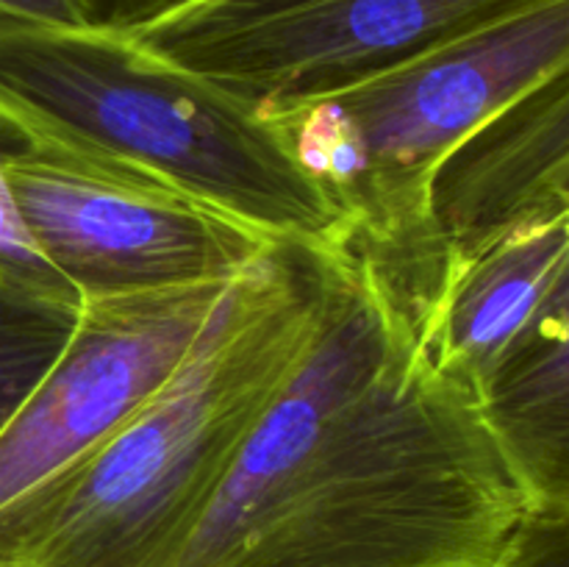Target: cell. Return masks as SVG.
I'll use <instances>...</instances> for the list:
<instances>
[{
	"label": "cell",
	"instance_id": "obj_13",
	"mask_svg": "<svg viewBox=\"0 0 569 567\" xmlns=\"http://www.w3.org/2000/svg\"><path fill=\"white\" fill-rule=\"evenodd\" d=\"M31 145L33 133L17 117L6 115L0 109V267L14 278H20V281L42 289V292L81 304L76 292L61 281L59 272L44 261V256L33 245L31 233L22 226L14 198H11L9 181H6V165L26 148H31Z\"/></svg>",
	"mask_w": 569,
	"mask_h": 567
},
{
	"label": "cell",
	"instance_id": "obj_15",
	"mask_svg": "<svg viewBox=\"0 0 569 567\" xmlns=\"http://www.w3.org/2000/svg\"><path fill=\"white\" fill-rule=\"evenodd\" d=\"M83 22L106 31H131L142 22L153 20L178 0H76Z\"/></svg>",
	"mask_w": 569,
	"mask_h": 567
},
{
	"label": "cell",
	"instance_id": "obj_5",
	"mask_svg": "<svg viewBox=\"0 0 569 567\" xmlns=\"http://www.w3.org/2000/svg\"><path fill=\"white\" fill-rule=\"evenodd\" d=\"M33 245L78 300L231 281L276 237L170 181L33 137L6 165Z\"/></svg>",
	"mask_w": 569,
	"mask_h": 567
},
{
	"label": "cell",
	"instance_id": "obj_10",
	"mask_svg": "<svg viewBox=\"0 0 569 567\" xmlns=\"http://www.w3.org/2000/svg\"><path fill=\"white\" fill-rule=\"evenodd\" d=\"M561 287H569V217L511 233L459 267L420 342L442 370L478 389Z\"/></svg>",
	"mask_w": 569,
	"mask_h": 567
},
{
	"label": "cell",
	"instance_id": "obj_11",
	"mask_svg": "<svg viewBox=\"0 0 569 567\" xmlns=\"http://www.w3.org/2000/svg\"><path fill=\"white\" fill-rule=\"evenodd\" d=\"M561 287L478 384L483 417L550 515H569V300Z\"/></svg>",
	"mask_w": 569,
	"mask_h": 567
},
{
	"label": "cell",
	"instance_id": "obj_9",
	"mask_svg": "<svg viewBox=\"0 0 569 567\" xmlns=\"http://www.w3.org/2000/svg\"><path fill=\"white\" fill-rule=\"evenodd\" d=\"M559 217H569V67L517 94L433 167L426 237L442 295L478 253Z\"/></svg>",
	"mask_w": 569,
	"mask_h": 567
},
{
	"label": "cell",
	"instance_id": "obj_12",
	"mask_svg": "<svg viewBox=\"0 0 569 567\" xmlns=\"http://www.w3.org/2000/svg\"><path fill=\"white\" fill-rule=\"evenodd\" d=\"M78 306L0 267V428L59 359L76 328Z\"/></svg>",
	"mask_w": 569,
	"mask_h": 567
},
{
	"label": "cell",
	"instance_id": "obj_7",
	"mask_svg": "<svg viewBox=\"0 0 569 567\" xmlns=\"http://www.w3.org/2000/svg\"><path fill=\"white\" fill-rule=\"evenodd\" d=\"M231 281L81 300L59 359L0 428V509L126 426L187 361Z\"/></svg>",
	"mask_w": 569,
	"mask_h": 567
},
{
	"label": "cell",
	"instance_id": "obj_3",
	"mask_svg": "<svg viewBox=\"0 0 569 567\" xmlns=\"http://www.w3.org/2000/svg\"><path fill=\"white\" fill-rule=\"evenodd\" d=\"M569 67V0H539L322 98L264 115L342 215L339 253L426 337L442 276L426 237L433 167L487 117Z\"/></svg>",
	"mask_w": 569,
	"mask_h": 567
},
{
	"label": "cell",
	"instance_id": "obj_8",
	"mask_svg": "<svg viewBox=\"0 0 569 567\" xmlns=\"http://www.w3.org/2000/svg\"><path fill=\"white\" fill-rule=\"evenodd\" d=\"M406 331L359 265L342 256L315 342L242 437L172 567H211L242 537L292 481L333 420L376 381Z\"/></svg>",
	"mask_w": 569,
	"mask_h": 567
},
{
	"label": "cell",
	"instance_id": "obj_2",
	"mask_svg": "<svg viewBox=\"0 0 569 567\" xmlns=\"http://www.w3.org/2000/svg\"><path fill=\"white\" fill-rule=\"evenodd\" d=\"M539 515L478 389L406 331L211 567H498Z\"/></svg>",
	"mask_w": 569,
	"mask_h": 567
},
{
	"label": "cell",
	"instance_id": "obj_1",
	"mask_svg": "<svg viewBox=\"0 0 569 567\" xmlns=\"http://www.w3.org/2000/svg\"><path fill=\"white\" fill-rule=\"evenodd\" d=\"M342 253L276 239L176 376L103 445L0 509V567H172L326 320Z\"/></svg>",
	"mask_w": 569,
	"mask_h": 567
},
{
	"label": "cell",
	"instance_id": "obj_6",
	"mask_svg": "<svg viewBox=\"0 0 569 567\" xmlns=\"http://www.w3.org/2000/svg\"><path fill=\"white\" fill-rule=\"evenodd\" d=\"M539 0H178L131 28L150 53L272 115Z\"/></svg>",
	"mask_w": 569,
	"mask_h": 567
},
{
	"label": "cell",
	"instance_id": "obj_16",
	"mask_svg": "<svg viewBox=\"0 0 569 567\" xmlns=\"http://www.w3.org/2000/svg\"><path fill=\"white\" fill-rule=\"evenodd\" d=\"M0 22L87 26L76 0H0Z\"/></svg>",
	"mask_w": 569,
	"mask_h": 567
},
{
	"label": "cell",
	"instance_id": "obj_14",
	"mask_svg": "<svg viewBox=\"0 0 569 567\" xmlns=\"http://www.w3.org/2000/svg\"><path fill=\"white\" fill-rule=\"evenodd\" d=\"M498 567H569V515H539Z\"/></svg>",
	"mask_w": 569,
	"mask_h": 567
},
{
	"label": "cell",
	"instance_id": "obj_4",
	"mask_svg": "<svg viewBox=\"0 0 569 567\" xmlns=\"http://www.w3.org/2000/svg\"><path fill=\"white\" fill-rule=\"evenodd\" d=\"M0 109L33 137L164 178L276 239L342 242V215L276 122L128 31L0 22Z\"/></svg>",
	"mask_w": 569,
	"mask_h": 567
}]
</instances>
